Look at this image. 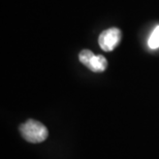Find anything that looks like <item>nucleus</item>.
Segmentation results:
<instances>
[{
	"label": "nucleus",
	"mask_w": 159,
	"mask_h": 159,
	"mask_svg": "<svg viewBox=\"0 0 159 159\" xmlns=\"http://www.w3.org/2000/svg\"><path fill=\"white\" fill-rule=\"evenodd\" d=\"M20 132L24 139L32 143V144H37V143L46 141L49 135L47 127L43 123L32 119L27 120L25 123L21 124Z\"/></svg>",
	"instance_id": "nucleus-1"
},
{
	"label": "nucleus",
	"mask_w": 159,
	"mask_h": 159,
	"mask_svg": "<svg viewBox=\"0 0 159 159\" xmlns=\"http://www.w3.org/2000/svg\"><path fill=\"white\" fill-rule=\"evenodd\" d=\"M121 30L118 28H110L102 31L98 37V43L106 52H111L116 49L121 40Z\"/></svg>",
	"instance_id": "nucleus-2"
},
{
	"label": "nucleus",
	"mask_w": 159,
	"mask_h": 159,
	"mask_svg": "<svg viewBox=\"0 0 159 159\" xmlns=\"http://www.w3.org/2000/svg\"><path fill=\"white\" fill-rule=\"evenodd\" d=\"M87 67L93 72H102L107 67V61L103 56L94 55V57L91 59V61L88 64Z\"/></svg>",
	"instance_id": "nucleus-3"
},
{
	"label": "nucleus",
	"mask_w": 159,
	"mask_h": 159,
	"mask_svg": "<svg viewBox=\"0 0 159 159\" xmlns=\"http://www.w3.org/2000/svg\"><path fill=\"white\" fill-rule=\"evenodd\" d=\"M148 44L151 49H158L159 48V25L153 30V32L150 35V39H149Z\"/></svg>",
	"instance_id": "nucleus-4"
},
{
	"label": "nucleus",
	"mask_w": 159,
	"mask_h": 159,
	"mask_svg": "<svg viewBox=\"0 0 159 159\" xmlns=\"http://www.w3.org/2000/svg\"><path fill=\"white\" fill-rule=\"evenodd\" d=\"M94 57V54L91 52L90 50H83L79 55V59L83 64L85 66H88V64L90 63L91 59Z\"/></svg>",
	"instance_id": "nucleus-5"
}]
</instances>
